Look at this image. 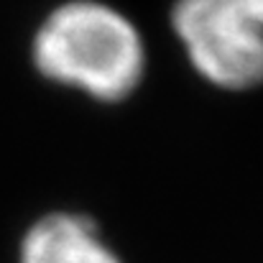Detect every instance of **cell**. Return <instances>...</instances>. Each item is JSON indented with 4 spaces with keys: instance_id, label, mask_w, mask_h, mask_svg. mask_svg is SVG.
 I'll use <instances>...</instances> for the list:
<instances>
[{
    "instance_id": "1",
    "label": "cell",
    "mask_w": 263,
    "mask_h": 263,
    "mask_svg": "<svg viewBox=\"0 0 263 263\" xmlns=\"http://www.w3.org/2000/svg\"><path fill=\"white\" fill-rule=\"evenodd\" d=\"M36 69L102 102H120L138 87L146 67L136 26L97 0L59 5L36 31Z\"/></svg>"
},
{
    "instance_id": "2",
    "label": "cell",
    "mask_w": 263,
    "mask_h": 263,
    "mask_svg": "<svg viewBox=\"0 0 263 263\" xmlns=\"http://www.w3.org/2000/svg\"><path fill=\"white\" fill-rule=\"evenodd\" d=\"M172 26L210 85L230 92L263 85V0H176Z\"/></svg>"
},
{
    "instance_id": "3",
    "label": "cell",
    "mask_w": 263,
    "mask_h": 263,
    "mask_svg": "<svg viewBox=\"0 0 263 263\" xmlns=\"http://www.w3.org/2000/svg\"><path fill=\"white\" fill-rule=\"evenodd\" d=\"M21 263H120V258L100 240L92 220L72 212H54L26 233Z\"/></svg>"
}]
</instances>
